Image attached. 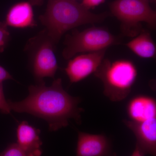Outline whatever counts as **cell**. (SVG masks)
Instances as JSON below:
<instances>
[{"mask_svg":"<svg viewBox=\"0 0 156 156\" xmlns=\"http://www.w3.org/2000/svg\"><path fill=\"white\" fill-rule=\"evenodd\" d=\"M28 90V96L24 100L8 101L11 111L27 113L45 120L50 131L68 126L70 119L81 123L83 110L78 107L80 98L68 94L63 89L60 78L54 80L50 87L43 82L30 86Z\"/></svg>","mask_w":156,"mask_h":156,"instance_id":"6da1fadb","label":"cell"},{"mask_svg":"<svg viewBox=\"0 0 156 156\" xmlns=\"http://www.w3.org/2000/svg\"><path fill=\"white\" fill-rule=\"evenodd\" d=\"M109 15L108 12L92 13L76 0H48L46 11L39 18L47 34L56 45L68 31L102 22Z\"/></svg>","mask_w":156,"mask_h":156,"instance_id":"7a4b0ae2","label":"cell"},{"mask_svg":"<svg viewBox=\"0 0 156 156\" xmlns=\"http://www.w3.org/2000/svg\"><path fill=\"white\" fill-rule=\"evenodd\" d=\"M104 86V94L113 101L125 99L131 92L137 76L133 62L126 59L111 61L104 58L94 73Z\"/></svg>","mask_w":156,"mask_h":156,"instance_id":"3957f363","label":"cell"},{"mask_svg":"<svg viewBox=\"0 0 156 156\" xmlns=\"http://www.w3.org/2000/svg\"><path fill=\"white\" fill-rule=\"evenodd\" d=\"M110 10L121 23L123 35L134 37L142 30V23L151 29L156 26V12L147 0H115L110 3Z\"/></svg>","mask_w":156,"mask_h":156,"instance_id":"277c9868","label":"cell"},{"mask_svg":"<svg viewBox=\"0 0 156 156\" xmlns=\"http://www.w3.org/2000/svg\"><path fill=\"white\" fill-rule=\"evenodd\" d=\"M121 42L120 38L103 27H93L81 31L75 30L66 36L62 56L65 59H69L79 53L106 50Z\"/></svg>","mask_w":156,"mask_h":156,"instance_id":"5b68a950","label":"cell"},{"mask_svg":"<svg viewBox=\"0 0 156 156\" xmlns=\"http://www.w3.org/2000/svg\"><path fill=\"white\" fill-rule=\"evenodd\" d=\"M56 45L44 29L30 39L26 46L33 73L38 83L44 82V78L54 77L58 68L55 54Z\"/></svg>","mask_w":156,"mask_h":156,"instance_id":"8992f818","label":"cell"},{"mask_svg":"<svg viewBox=\"0 0 156 156\" xmlns=\"http://www.w3.org/2000/svg\"><path fill=\"white\" fill-rule=\"evenodd\" d=\"M106 50L85 53L69 59L65 71L72 83H76L94 73L104 59Z\"/></svg>","mask_w":156,"mask_h":156,"instance_id":"52a82bcc","label":"cell"},{"mask_svg":"<svg viewBox=\"0 0 156 156\" xmlns=\"http://www.w3.org/2000/svg\"><path fill=\"white\" fill-rule=\"evenodd\" d=\"M76 156H117L105 135L79 131Z\"/></svg>","mask_w":156,"mask_h":156,"instance_id":"ba28073f","label":"cell"},{"mask_svg":"<svg viewBox=\"0 0 156 156\" xmlns=\"http://www.w3.org/2000/svg\"><path fill=\"white\" fill-rule=\"evenodd\" d=\"M124 123L136 137V147L144 155L156 154V118L142 122L124 120Z\"/></svg>","mask_w":156,"mask_h":156,"instance_id":"9c48e42d","label":"cell"},{"mask_svg":"<svg viewBox=\"0 0 156 156\" xmlns=\"http://www.w3.org/2000/svg\"><path fill=\"white\" fill-rule=\"evenodd\" d=\"M40 131L26 121L20 123L17 129V144L27 156H40L42 143Z\"/></svg>","mask_w":156,"mask_h":156,"instance_id":"30bf717a","label":"cell"},{"mask_svg":"<svg viewBox=\"0 0 156 156\" xmlns=\"http://www.w3.org/2000/svg\"><path fill=\"white\" fill-rule=\"evenodd\" d=\"M4 23L7 27L16 28L37 26L32 5L29 1L14 4L9 9Z\"/></svg>","mask_w":156,"mask_h":156,"instance_id":"8fae6325","label":"cell"},{"mask_svg":"<svg viewBox=\"0 0 156 156\" xmlns=\"http://www.w3.org/2000/svg\"><path fill=\"white\" fill-rule=\"evenodd\" d=\"M131 121L142 122L156 118V102L153 98L140 95L131 99L127 107Z\"/></svg>","mask_w":156,"mask_h":156,"instance_id":"7c38bea8","label":"cell"},{"mask_svg":"<svg viewBox=\"0 0 156 156\" xmlns=\"http://www.w3.org/2000/svg\"><path fill=\"white\" fill-rule=\"evenodd\" d=\"M136 56L144 58H155L156 46L149 31L143 29L126 44Z\"/></svg>","mask_w":156,"mask_h":156,"instance_id":"4fadbf2b","label":"cell"},{"mask_svg":"<svg viewBox=\"0 0 156 156\" xmlns=\"http://www.w3.org/2000/svg\"><path fill=\"white\" fill-rule=\"evenodd\" d=\"M8 27L4 22H0V53L4 52L10 40Z\"/></svg>","mask_w":156,"mask_h":156,"instance_id":"5bb4252c","label":"cell"},{"mask_svg":"<svg viewBox=\"0 0 156 156\" xmlns=\"http://www.w3.org/2000/svg\"><path fill=\"white\" fill-rule=\"evenodd\" d=\"M0 156H27L17 144H12L1 153Z\"/></svg>","mask_w":156,"mask_h":156,"instance_id":"9a60e30c","label":"cell"},{"mask_svg":"<svg viewBox=\"0 0 156 156\" xmlns=\"http://www.w3.org/2000/svg\"><path fill=\"white\" fill-rule=\"evenodd\" d=\"M0 111L5 114H9L11 111L9 102L6 100L4 95L2 83H0Z\"/></svg>","mask_w":156,"mask_h":156,"instance_id":"2e32d148","label":"cell"},{"mask_svg":"<svg viewBox=\"0 0 156 156\" xmlns=\"http://www.w3.org/2000/svg\"><path fill=\"white\" fill-rule=\"evenodd\" d=\"M105 0H82L83 6L88 10L93 9L104 2Z\"/></svg>","mask_w":156,"mask_h":156,"instance_id":"e0dca14e","label":"cell"},{"mask_svg":"<svg viewBox=\"0 0 156 156\" xmlns=\"http://www.w3.org/2000/svg\"><path fill=\"white\" fill-rule=\"evenodd\" d=\"M13 80L12 76L2 66H0V83L7 80Z\"/></svg>","mask_w":156,"mask_h":156,"instance_id":"ac0fdd59","label":"cell"},{"mask_svg":"<svg viewBox=\"0 0 156 156\" xmlns=\"http://www.w3.org/2000/svg\"><path fill=\"white\" fill-rule=\"evenodd\" d=\"M33 6H41L44 3V0H29Z\"/></svg>","mask_w":156,"mask_h":156,"instance_id":"d6986e66","label":"cell"},{"mask_svg":"<svg viewBox=\"0 0 156 156\" xmlns=\"http://www.w3.org/2000/svg\"><path fill=\"white\" fill-rule=\"evenodd\" d=\"M144 155L143 154L141 153V152L139 150V149L138 148L136 147H135V149L132 153V155L131 156H144Z\"/></svg>","mask_w":156,"mask_h":156,"instance_id":"ffe728a7","label":"cell"}]
</instances>
